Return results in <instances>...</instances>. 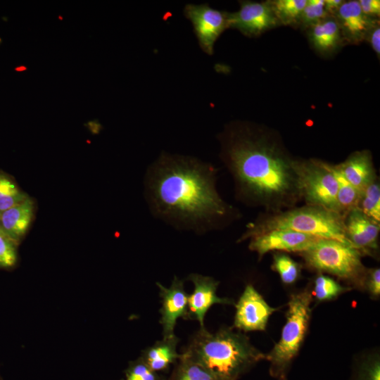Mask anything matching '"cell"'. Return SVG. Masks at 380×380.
Segmentation results:
<instances>
[{
  "mask_svg": "<svg viewBox=\"0 0 380 380\" xmlns=\"http://www.w3.org/2000/svg\"><path fill=\"white\" fill-rule=\"evenodd\" d=\"M183 355L199 364L217 380H236L266 355L255 348L246 336L230 328L196 334Z\"/></svg>",
  "mask_w": 380,
  "mask_h": 380,
  "instance_id": "cell-3",
  "label": "cell"
},
{
  "mask_svg": "<svg viewBox=\"0 0 380 380\" xmlns=\"http://www.w3.org/2000/svg\"><path fill=\"white\" fill-rule=\"evenodd\" d=\"M338 183L337 203L338 212L343 217L351 210L356 208L360 196V191L350 184L331 165Z\"/></svg>",
  "mask_w": 380,
  "mask_h": 380,
  "instance_id": "cell-20",
  "label": "cell"
},
{
  "mask_svg": "<svg viewBox=\"0 0 380 380\" xmlns=\"http://www.w3.org/2000/svg\"><path fill=\"white\" fill-rule=\"evenodd\" d=\"M359 4L363 13L369 16H379L380 14L379 0H360Z\"/></svg>",
  "mask_w": 380,
  "mask_h": 380,
  "instance_id": "cell-31",
  "label": "cell"
},
{
  "mask_svg": "<svg viewBox=\"0 0 380 380\" xmlns=\"http://www.w3.org/2000/svg\"><path fill=\"white\" fill-rule=\"evenodd\" d=\"M189 279L194 284L193 293L188 296L189 310L199 322L201 329L204 328V317L214 304H233V301L227 298L217 296L216 291L219 281L213 277L196 273L189 275Z\"/></svg>",
  "mask_w": 380,
  "mask_h": 380,
  "instance_id": "cell-14",
  "label": "cell"
},
{
  "mask_svg": "<svg viewBox=\"0 0 380 380\" xmlns=\"http://www.w3.org/2000/svg\"><path fill=\"white\" fill-rule=\"evenodd\" d=\"M87 125L88 128L93 134L98 133V132L99 131V124H98L97 122L91 121L88 122Z\"/></svg>",
  "mask_w": 380,
  "mask_h": 380,
  "instance_id": "cell-35",
  "label": "cell"
},
{
  "mask_svg": "<svg viewBox=\"0 0 380 380\" xmlns=\"http://www.w3.org/2000/svg\"><path fill=\"white\" fill-rule=\"evenodd\" d=\"M351 290L338 284L330 277L319 274L315 279L313 293L319 302L330 300L339 295Z\"/></svg>",
  "mask_w": 380,
  "mask_h": 380,
  "instance_id": "cell-24",
  "label": "cell"
},
{
  "mask_svg": "<svg viewBox=\"0 0 380 380\" xmlns=\"http://www.w3.org/2000/svg\"><path fill=\"white\" fill-rule=\"evenodd\" d=\"M0 380H1V377H0Z\"/></svg>",
  "mask_w": 380,
  "mask_h": 380,
  "instance_id": "cell-36",
  "label": "cell"
},
{
  "mask_svg": "<svg viewBox=\"0 0 380 380\" xmlns=\"http://www.w3.org/2000/svg\"><path fill=\"white\" fill-rule=\"evenodd\" d=\"M344 227L348 241L362 255H372L377 251L379 222L356 208L344 216Z\"/></svg>",
  "mask_w": 380,
  "mask_h": 380,
  "instance_id": "cell-12",
  "label": "cell"
},
{
  "mask_svg": "<svg viewBox=\"0 0 380 380\" xmlns=\"http://www.w3.org/2000/svg\"><path fill=\"white\" fill-rule=\"evenodd\" d=\"M272 267L278 273L281 281L285 284L295 283L300 276V264L284 253L274 254Z\"/></svg>",
  "mask_w": 380,
  "mask_h": 380,
  "instance_id": "cell-23",
  "label": "cell"
},
{
  "mask_svg": "<svg viewBox=\"0 0 380 380\" xmlns=\"http://www.w3.org/2000/svg\"><path fill=\"white\" fill-rule=\"evenodd\" d=\"M276 310L253 285L248 284L236 304L234 327L244 331H265L270 317Z\"/></svg>",
  "mask_w": 380,
  "mask_h": 380,
  "instance_id": "cell-10",
  "label": "cell"
},
{
  "mask_svg": "<svg viewBox=\"0 0 380 380\" xmlns=\"http://www.w3.org/2000/svg\"><path fill=\"white\" fill-rule=\"evenodd\" d=\"M370 42L372 48L378 54L380 53V29L376 27L370 35Z\"/></svg>",
  "mask_w": 380,
  "mask_h": 380,
  "instance_id": "cell-33",
  "label": "cell"
},
{
  "mask_svg": "<svg viewBox=\"0 0 380 380\" xmlns=\"http://www.w3.org/2000/svg\"><path fill=\"white\" fill-rule=\"evenodd\" d=\"M126 380H156V376L145 362H142L129 369Z\"/></svg>",
  "mask_w": 380,
  "mask_h": 380,
  "instance_id": "cell-30",
  "label": "cell"
},
{
  "mask_svg": "<svg viewBox=\"0 0 380 380\" xmlns=\"http://www.w3.org/2000/svg\"><path fill=\"white\" fill-rule=\"evenodd\" d=\"M156 284L162 298L160 322L163 328V338H171L175 336L174 329L177 319L179 317L189 318L188 296L184 291L183 281L176 276L169 288L158 282Z\"/></svg>",
  "mask_w": 380,
  "mask_h": 380,
  "instance_id": "cell-11",
  "label": "cell"
},
{
  "mask_svg": "<svg viewBox=\"0 0 380 380\" xmlns=\"http://www.w3.org/2000/svg\"><path fill=\"white\" fill-rule=\"evenodd\" d=\"M28 197L11 178L0 172V213L23 202Z\"/></svg>",
  "mask_w": 380,
  "mask_h": 380,
  "instance_id": "cell-22",
  "label": "cell"
},
{
  "mask_svg": "<svg viewBox=\"0 0 380 380\" xmlns=\"http://www.w3.org/2000/svg\"><path fill=\"white\" fill-rule=\"evenodd\" d=\"M327 13L324 0H308L299 20L306 25H314L325 18Z\"/></svg>",
  "mask_w": 380,
  "mask_h": 380,
  "instance_id": "cell-28",
  "label": "cell"
},
{
  "mask_svg": "<svg viewBox=\"0 0 380 380\" xmlns=\"http://www.w3.org/2000/svg\"><path fill=\"white\" fill-rule=\"evenodd\" d=\"M334 165L343 177L360 191L377 179L372 155L367 150L355 151L343 162Z\"/></svg>",
  "mask_w": 380,
  "mask_h": 380,
  "instance_id": "cell-15",
  "label": "cell"
},
{
  "mask_svg": "<svg viewBox=\"0 0 380 380\" xmlns=\"http://www.w3.org/2000/svg\"><path fill=\"white\" fill-rule=\"evenodd\" d=\"M336 13L344 30L354 39H360L370 27L369 17L362 11L359 1H343Z\"/></svg>",
  "mask_w": 380,
  "mask_h": 380,
  "instance_id": "cell-17",
  "label": "cell"
},
{
  "mask_svg": "<svg viewBox=\"0 0 380 380\" xmlns=\"http://www.w3.org/2000/svg\"><path fill=\"white\" fill-rule=\"evenodd\" d=\"M362 380H380V363L379 360L369 362L364 369Z\"/></svg>",
  "mask_w": 380,
  "mask_h": 380,
  "instance_id": "cell-32",
  "label": "cell"
},
{
  "mask_svg": "<svg viewBox=\"0 0 380 380\" xmlns=\"http://www.w3.org/2000/svg\"><path fill=\"white\" fill-rule=\"evenodd\" d=\"M343 3L342 0H324V8L327 13H336Z\"/></svg>",
  "mask_w": 380,
  "mask_h": 380,
  "instance_id": "cell-34",
  "label": "cell"
},
{
  "mask_svg": "<svg viewBox=\"0 0 380 380\" xmlns=\"http://www.w3.org/2000/svg\"><path fill=\"white\" fill-rule=\"evenodd\" d=\"M310 39L314 46L321 50L334 49L340 39V27L332 18H324L312 25Z\"/></svg>",
  "mask_w": 380,
  "mask_h": 380,
  "instance_id": "cell-19",
  "label": "cell"
},
{
  "mask_svg": "<svg viewBox=\"0 0 380 380\" xmlns=\"http://www.w3.org/2000/svg\"><path fill=\"white\" fill-rule=\"evenodd\" d=\"M18 243L0 228V267H13L17 260Z\"/></svg>",
  "mask_w": 380,
  "mask_h": 380,
  "instance_id": "cell-27",
  "label": "cell"
},
{
  "mask_svg": "<svg viewBox=\"0 0 380 380\" xmlns=\"http://www.w3.org/2000/svg\"><path fill=\"white\" fill-rule=\"evenodd\" d=\"M177 380H217L210 372L183 354Z\"/></svg>",
  "mask_w": 380,
  "mask_h": 380,
  "instance_id": "cell-26",
  "label": "cell"
},
{
  "mask_svg": "<svg viewBox=\"0 0 380 380\" xmlns=\"http://www.w3.org/2000/svg\"><path fill=\"white\" fill-rule=\"evenodd\" d=\"M311 301L312 294L307 289L290 296L280 339L266 355L270 374L278 380H286L289 367L305 339L311 316Z\"/></svg>",
  "mask_w": 380,
  "mask_h": 380,
  "instance_id": "cell-5",
  "label": "cell"
},
{
  "mask_svg": "<svg viewBox=\"0 0 380 380\" xmlns=\"http://www.w3.org/2000/svg\"><path fill=\"white\" fill-rule=\"evenodd\" d=\"M366 290L373 298H378L380 295V270L378 267L367 270L364 286Z\"/></svg>",
  "mask_w": 380,
  "mask_h": 380,
  "instance_id": "cell-29",
  "label": "cell"
},
{
  "mask_svg": "<svg viewBox=\"0 0 380 380\" xmlns=\"http://www.w3.org/2000/svg\"><path fill=\"white\" fill-rule=\"evenodd\" d=\"M357 208L380 222V185L377 179L360 191Z\"/></svg>",
  "mask_w": 380,
  "mask_h": 380,
  "instance_id": "cell-21",
  "label": "cell"
},
{
  "mask_svg": "<svg viewBox=\"0 0 380 380\" xmlns=\"http://www.w3.org/2000/svg\"><path fill=\"white\" fill-rule=\"evenodd\" d=\"M294 170L301 199L306 205L339 213L336 199L338 183L331 164L316 159L295 160Z\"/></svg>",
  "mask_w": 380,
  "mask_h": 380,
  "instance_id": "cell-7",
  "label": "cell"
},
{
  "mask_svg": "<svg viewBox=\"0 0 380 380\" xmlns=\"http://www.w3.org/2000/svg\"><path fill=\"white\" fill-rule=\"evenodd\" d=\"M273 229L292 230L351 245L346 235L344 217L338 213L312 205L262 214L247 224L238 241Z\"/></svg>",
  "mask_w": 380,
  "mask_h": 380,
  "instance_id": "cell-4",
  "label": "cell"
},
{
  "mask_svg": "<svg viewBox=\"0 0 380 380\" xmlns=\"http://www.w3.org/2000/svg\"><path fill=\"white\" fill-rule=\"evenodd\" d=\"M34 214V203L28 197L0 213V228L18 243L26 233Z\"/></svg>",
  "mask_w": 380,
  "mask_h": 380,
  "instance_id": "cell-16",
  "label": "cell"
},
{
  "mask_svg": "<svg viewBox=\"0 0 380 380\" xmlns=\"http://www.w3.org/2000/svg\"><path fill=\"white\" fill-rule=\"evenodd\" d=\"M217 172L196 158L163 153L145 176L150 213L175 229L198 234L224 228L240 215L218 193Z\"/></svg>",
  "mask_w": 380,
  "mask_h": 380,
  "instance_id": "cell-1",
  "label": "cell"
},
{
  "mask_svg": "<svg viewBox=\"0 0 380 380\" xmlns=\"http://www.w3.org/2000/svg\"><path fill=\"white\" fill-rule=\"evenodd\" d=\"M277 20L269 3L243 1L238 11L228 13V27L255 35L274 26Z\"/></svg>",
  "mask_w": 380,
  "mask_h": 380,
  "instance_id": "cell-13",
  "label": "cell"
},
{
  "mask_svg": "<svg viewBox=\"0 0 380 380\" xmlns=\"http://www.w3.org/2000/svg\"><path fill=\"white\" fill-rule=\"evenodd\" d=\"M184 14L191 22L201 49L208 54L213 53L214 44L228 27V13L208 4H188Z\"/></svg>",
  "mask_w": 380,
  "mask_h": 380,
  "instance_id": "cell-8",
  "label": "cell"
},
{
  "mask_svg": "<svg viewBox=\"0 0 380 380\" xmlns=\"http://www.w3.org/2000/svg\"><path fill=\"white\" fill-rule=\"evenodd\" d=\"M311 268L324 272L357 286L363 287L367 269L362 262V253L351 245L330 239H319L300 253Z\"/></svg>",
  "mask_w": 380,
  "mask_h": 380,
  "instance_id": "cell-6",
  "label": "cell"
},
{
  "mask_svg": "<svg viewBox=\"0 0 380 380\" xmlns=\"http://www.w3.org/2000/svg\"><path fill=\"white\" fill-rule=\"evenodd\" d=\"M220 140V156L239 201L277 213L294 208L301 200L295 160L269 135L248 125H234Z\"/></svg>",
  "mask_w": 380,
  "mask_h": 380,
  "instance_id": "cell-2",
  "label": "cell"
},
{
  "mask_svg": "<svg viewBox=\"0 0 380 380\" xmlns=\"http://www.w3.org/2000/svg\"><path fill=\"white\" fill-rule=\"evenodd\" d=\"M177 341L178 338L174 336L156 342L146 352L145 363L153 372L167 368L182 356L176 351Z\"/></svg>",
  "mask_w": 380,
  "mask_h": 380,
  "instance_id": "cell-18",
  "label": "cell"
},
{
  "mask_svg": "<svg viewBox=\"0 0 380 380\" xmlns=\"http://www.w3.org/2000/svg\"><path fill=\"white\" fill-rule=\"evenodd\" d=\"M308 0H277L271 3L277 19L285 23L299 19Z\"/></svg>",
  "mask_w": 380,
  "mask_h": 380,
  "instance_id": "cell-25",
  "label": "cell"
},
{
  "mask_svg": "<svg viewBox=\"0 0 380 380\" xmlns=\"http://www.w3.org/2000/svg\"><path fill=\"white\" fill-rule=\"evenodd\" d=\"M315 236L288 229H273L248 238V248L256 252L259 258L270 251L301 253L311 247L318 239Z\"/></svg>",
  "mask_w": 380,
  "mask_h": 380,
  "instance_id": "cell-9",
  "label": "cell"
}]
</instances>
